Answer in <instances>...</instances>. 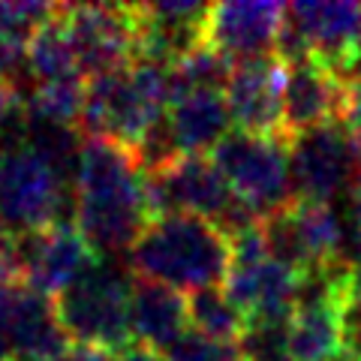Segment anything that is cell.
Instances as JSON below:
<instances>
[{
	"label": "cell",
	"mask_w": 361,
	"mask_h": 361,
	"mask_svg": "<svg viewBox=\"0 0 361 361\" xmlns=\"http://www.w3.org/2000/svg\"><path fill=\"white\" fill-rule=\"evenodd\" d=\"M130 331L135 346L163 358L190 331L187 295L163 283H154V280L135 277L130 298Z\"/></svg>",
	"instance_id": "obj_18"
},
{
	"label": "cell",
	"mask_w": 361,
	"mask_h": 361,
	"mask_svg": "<svg viewBox=\"0 0 361 361\" xmlns=\"http://www.w3.org/2000/svg\"><path fill=\"white\" fill-rule=\"evenodd\" d=\"M301 280L304 274L298 271L280 265L271 256H262L232 262L223 289L247 319H292Z\"/></svg>",
	"instance_id": "obj_16"
},
{
	"label": "cell",
	"mask_w": 361,
	"mask_h": 361,
	"mask_svg": "<svg viewBox=\"0 0 361 361\" xmlns=\"http://www.w3.org/2000/svg\"><path fill=\"white\" fill-rule=\"evenodd\" d=\"M334 361H361V358H355V355H349V353H341V355H337Z\"/></svg>",
	"instance_id": "obj_28"
},
{
	"label": "cell",
	"mask_w": 361,
	"mask_h": 361,
	"mask_svg": "<svg viewBox=\"0 0 361 361\" xmlns=\"http://www.w3.org/2000/svg\"><path fill=\"white\" fill-rule=\"evenodd\" d=\"M211 160L229 180L232 193L259 220L295 202L289 139L283 135H250L235 130L214 148Z\"/></svg>",
	"instance_id": "obj_7"
},
{
	"label": "cell",
	"mask_w": 361,
	"mask_h": 361,
	"mask_svg": "<svg viewBox=\"0 0 361 361\" xmlns=\"http://www.w3.org/2000/svg\"><path fill=\"white\" fill-rule=\"evenodd\" d=\"M70 187L25 145L0 151V229L21 238L58 223H75Z\"/></svg>",
	"instance_id": "obj_6"
},
{
	"label": "cell",
	"mask_w": 361,
	"mask_h": 361,
	"mask_svg": "<svg viewBox=\"0 0 361 361\" xmlns=\"http://www.w3.org/2000/svg\"><path fill=\"white\" fill-rule=\"evenodd\" d=\"M61 18L87 78L123 70L139 58V37L130 6L75 4L61 6Z\"/></svg>",
	"instance_id": "obj_10"
},
{
	"label": "cell",
	"mask_w": 361,
	"mask_h": 361,
	"mask_svg": "<svg viewBox=\"0 0 361 361\" xmlns=\"http://www.w3.org/2000/svg\"><path fill=\"white\" fill-rule=\"evenodd\" d=\"M61 361H118V355L106 353V349H94V346H73Z\"/></svg>",
	"instance_id": "obj_26"
},
{
	"label": "cell",
	"mask_w": 361,
	"mask_h": 361,
	"mask_svg": "<svg viewBox=\"0 0 361 361\" xmlns=\"http://www.w3.org/2000/svg\"><path fill=\"white\" fill-rule=\"evenodd\" d=\"M286 6L271 0H226L211 4L202 42L220 51L229 63H247L259 58H271L277 49V37L283 27Z\"/></svg>",
	"instance_id": "obj_12"
},
{
	"label": "cell",
	"mask_w": 361,
	"mask_h": 361,
	"mask_svg": "<svg viewBox=\"0 0 361 361\" xmlns=\"http://www.w3.org/2000/svg\"><path fill=\"white\" fill-rule=\"evenodd\" d=\"M241 361H292L289 319H247L238 337Z\"/></svg>",
	"instance_id": "obj_23"
},
{
	"label": "cell",
	"mask_w": 361,
	"mask_h": 361,
	"mask_svg": "<svg viewBox=\"0 0 361 361\" xmlns=\"http://www.w3.org/2000/svg\"><path fill=\"white\" fill-rule=\"evenodd\" d=\"M73 220L99 256L130 253L154 220L148 169L135 148L115 139H85L73 178Z\"/></svg>",
	"instance_id": "obj_1"
},
{
	"label": "cell",
	"mask_w": 361,
	"mask_h": 361,
	"mask_svg": "<svg viewBox=\"0 0 361 361\" xmlns=\"http://www.w3.org/2000/svg\"><path fill=\"white\" fill-rule=\"evenodd\" d=\"M133 277L154 280L178 292H202L226 283L232 268L229 238L196 214H160L127 253Z\"/></svg>",
	"instance_id": "obj_2"
},
{
	"label": "cell",
	"mask_w": 361,
	"mask_h": 361,
	"mask_svg": "<svg viewBox=\"0 0 361 361\" xmlns=\"http://www.w3.org/2000/svg\"><path fill=\"white\" fill-rule=\"evenodd\" d=\"M349 106L346 78L316 58L286 63L283 87V135L295 139L301 133L343 121Z\"/></svg>",
	"instance_id": "obj_14"
},
{
	"label": "cell",
	"mask_w": 361,
	"mask_h": 361,
	"mask_svg": "<svg viewBox=\"0 0 361 361\" xmlns=\"http://www.w3.org/2000/svg\"><path fill=\"white\" fill-rule=\"evenodd\" d=\"M283 87L286 63L277 54L235 63L223 90L232 123L250 135H283Z\"/></svg>",
	"instance_id": "obj_15"
},
{
	"label": "cell",
	"mask_w": 361,
	"mask_h": 361,
	"mask_svg": "<svg viewBox=\"0 0 361 361\" xmlns=\"http://www.w3.org/2000/svg\"><path fill=\"white\" fill-rule=\"evenodd\" d=\"M172 106L169 66L133 61L130 66L87 82L85 109L78 118L82 139H115L139 148Z\"/></svg>",
	"instance_id": "obj_3"
},
{
	"label": "cell",
	"mask_w": 361,
	"mask_h": 361,
	"mask_svg": "<svg viewBox=\"0 0 361 361\" xmlns=\"http://www.w3.org/2000/svg\"><path fill=\"white\" fill-rule=\"evenodd\" d=\"M187 307H190V329L193 331L223 343H238V337L247 325V316L238 310V304L226 295L223 286L193 292L187 298Z\"/></svg>",
	"instance_id": "obj_21"
},
{
	"label": "cell",
	"mask_w": 361,
	"mask_h": 361,
	"mask_svg": "<svg viewBox=\"0 0 361 361\" xmlns=\"http://www.w3.org/2000/svg\"><path fill=\"white\" fill-rule=\"evenodd\" d=\"M151 214H196L211 220L226 238L247 232L259 217L232 193L211 157H178L163 169L148 172Z\"/></svg>",
	"instance_id": "obj_5"
},
{
	"label": "cell",
	"mask_w": 361,
	"mask_h": 361,
	"mask_svg": "<svg viewBox=\"0 0 361 361\" xmlns=\"http://www.w3.org/2000/svg\"><path fill=\"white\" fill-rule=\"evenodd\" d=\"M232 66L223 58L220 51L208 49L205 42L193 45L187 54L169 66V75H172V99L184 97V94H196V90H226L232 75Z\"/></svg>",
	"instance_id": "obj_22"
},
{
	"label": "cell",
	"mask_w": 361,
	"mask_h": 361,
	"mask_svg": "<svg viewBox=\"0 0 361 361\" xmlns=\"http://www.w3.org/2000/svg\"><path fill=\"white\" fill-rule=\"evenodd\" d=\"M211 4L196 0H163V4H139L130 6L135 18V37H139V58L172 66L180 54L202 42V25H205Z\"/></svg>",
	"instance_id": "obj_17"
},
{
	"label": "cell",
	"mask_w": 361,
	"mask_h": 361,
	"mask_svg": "<svg viewBox=\"0 0 361 361\" xmlns=\"http://www.w3.org/2000/svg\"><path fill=\"white\" fill-rule=\"evenodd\" d=\"M18 280V244L9 232L0 229V283Z\"/></svg>",
	"instance_id": "obj_25"
},
{
	"label": "cell",
	"mask_w": 361,
	"mask_h": 361,
	"mask_svg": "<svg viewBox=\"0 0 361 361\" xmlns=\"http://www.w3.org/2000/svg\"><path fill=\"white\" fill-rule=\"evenodd\" d=\"M292 187L301 202L331 205L361 178V139L343 121L289 139Z\"/></svg>",
	"instance_id": "obj_8"
},
{
	"label": "cell",
	"mask_w": 361,
	"mask_h": 361,
	"mask_svg": "<svg viewBox=\"0 0 361 361\" xmlns=\"http://www.w3.org/2000/svg\"><path fill=\"white\" fill-rule=\"evenodd\" d=\"M70 349L54 298L25 280L0 283V361H61Z\"/></svg>",
	"instance_id": "obj_9"
},
{
	"label": "cell",
	"mask_w": 361,
	"mask_h": 361,
	"mask_svg": "<svg viewBox=\"0 0 361 361\" xmlns=\"http://www.w3.org/2000/svg\"><path fill=\"white\" fill-rule=\"evenodd\" d=\"M166 127L180 157H208L232 133V115L223 90H196L172 99Z\"/></svg>",
	"instance_id": "obj_19"
},
{
	"label": "cell",
	"mask_w": 361,
	"mask_h": 361,
	"mask_svg": "<svg viewBox=\"0 0 361 361\" xmlns=\"http://www.w3.org/2000/svg\"><path fill=\"white\" fill-rule=\"evenodd\" d=\"M133 283L135 277L127 265L99 259L82 280L54 298V310L66 337L75 346L106 349L111 355H123L135 346L130 331Z\"/></svg>",
	"instance_id": "obj_4"
},
{
	"label": "cell",
	"mask_w": 361,
	"mask_h": 361,
	"mask_svg": "<svg viewBox=\"0 0 361 361\" xmlns=\"http://www.w3.org/2000/svg\"><path fill=\"white\" fill-rule=\"evenodd\" d=\"M16 244L18 280L49 298H58L99 262V253L85 241L75 223H58L42 232L21 235Z\"/></svg>",
	"instance_id": "obj_11"
},
{
	"label": "cell",
	"mask_w": 361,
	"mask_h": 361,
	"mask_svg": "<svg viewBox=\"0 0 361 361\" xmlns=\"http://www.w3.org/2000/svg\"><path fill=\"white\" fill-rule=\"evenodd\" d=\"M286 21L310 58L346 75L361 58V4L353 0H301L286 6Z\"/></svg>",
	"instance_id": "obj_13"
},
{
	"label": "cell",
	"mask_w": 361,
	"mask_h": 361,
	"mask_svg": "<svg viewBox=\"0 0 361 361\" xmlns=\"http://www.w3.org/2000/svg\"><path fill=\"white\" fill-rule=\"evenodd\" d=\"M163 361H241V355H238V343H223L190 329L163 355Z\"/></svg>",
	"instance_id": "obj_24"
},
{
	"label": "cell",
	"mask_w": 361,
	"mask_h": 361,
	"mask_svg": "<svg viewBox=\"0 0 361 361\" xmlns=\"http://www.w3.org/2000/svg\"><path fill=\"white\" fill-rule=\"evenodd\" d=\"M27 78L33 87L58 85V82H85L73 39L61 18V6H58V16L45 21L27 42Z\"/></svg>",
	"instance_id": "obj_20"
},
{
	"label": "cell",
	"mask_w": 361,
	"mask_h": 361,
	"mask_svg": "<svg viewBox=\"0 0 361 361\" xmlns=\"http://www.w3.org/2000/svg\"><path fill=\"white\" fill-rule=\"evenodd\" d=\"M349 196H353V223L361 226V178H358V184L349 190Z\"/></svg>",
	"instance_id": "obj_27"
}]
</instances>
